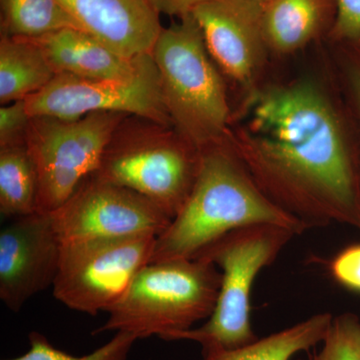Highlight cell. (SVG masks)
I'll return each mask as SVG.
<instances>
[{
	"mask_svg": "<svg viewBox=\"0 0 360 360\" xmlns=\"http://www.w3.org/2000/svg\"><path fill=\"white\" fill-rule=\"evenodd\" d=\"M319 66L265 82L232 108L227 141L262 193L307 231L360 229L352 132L326 51Z\"/></svg>",
	"mask_w": 360,
	"mask_h": 360,
	"instance_id": "cell-1",
	"label": "cell"
},
{
	"mask_svg": "<svg viewBox=\"0 0 360 360\" xmlns=\"http://www.w3.org/2000/svg\"><path fill=\"white\" fill-rule=\"evenodd\" d=\"M258 224L304 226L277 207L251 176L226 139L201 148L200 174L186 205L156 238L150 262L195 257L236 229Z\"/></svg>",
	"mask_w": 360,
	"mask_h": 360,
	"instance_id": "cell-2",
	"label": "cell"
},
{
	"mask_svg": "<svg viewBox=\"0 0 360 360\" xmlns=\"http://www.w3.org/2000/svg\"><path fill=\"white\" fill-rule=\"evenodd\" d=\"M177 20L162 28L151 56L172 124L201 149L229 134V84L208 53L193 13Z\"/></svg>",
	"mask_w": 360,
	"mask_h": 360,
	"instance_id": "cell-3",
	"label": "cell"
},
{
	"mask_svg": "<svg viewBox=\"0 0 360 360\" xmlns=\"http://www.w3.org/2000/svg\"><path fill=\"white\" fill-rule=\"evenodd\" d=\"M221 272L202 258L149 262L108 310V319L92 335L125 331L137 340L174 336L210 319L219 297Z\"/></svg>",
	"mask_w": 360,
	"mask_h": 360,
	"instance_id": "cell-4",
	"label": "cell"
},
{
	"mask_svg": "<svg viewBox=\"0 0 360 360\" xmlns=\"http://www.w3.org/2000/svg\"><path fill=\"white\" fill-rule=\"evenodd\" d=\"M201 149L174 125L129 115L117 125L94 175L146 196L174 219L188 200Z\"/></svg>",
	"mask_w": 360,
	"mask_h": 360,
	"instance_id": "cell-5",
	"label": "cell"
},
{
	"mask_svg": "<svg viewBox=\"0 0 360 360\" xmlns=\"http://www.w3.org/2000/svg\"><path fill=\"white\" fill-rule=\"evenodd\" d=\"M296 236L278 225H252L231 231L203 248L194 258L212 262L221 272L217 304L202 326L179 333L174 340L194 341L201 349L225 350L257 340L250 317L253 284L260 271L274 264Z\"/></svg>",
	"mask_w": 360,
	"mask_h": 360,
	"instance_id": "cell-6",
	"label": "cell"
},
{
	"mask_svg": "<svg viewBox=\"0 0 360 360\" xmlns=\"http://www.w3.org/2000/svg\"><path fill=\"white\" fill-rule=\"evenodd\" d=\"M127 115L99 111L75 120L32 116L25 146L39 177L37 212H56L96 172L111 135Z\"/></svg>",
	"mask_w": 360,
	"mask_h": 360,
	"instance_id": "cell-7",
	"label": "cell"
},
{
	"mask_svg": "<svg viewBox=\"0 0 360 360\" xmlns=\"http://www.w3.org/2000/svg\"><path fill=\"white\" fill-rule=\"evenodd\" d=\"M156 238L139 234L63 243L54 297L82 314L108 311L150 262Z\"/></svg>",
	"mask_w": 360,
	"mask_h": 360,
	"instance_id": "cell-8",
	"label": "cell"
},
{
	"mask_svg": "<svg viewBox=\"0 0 360 360\" xmlns=\"http://www.w3.org/2000/svg\"><path fill=\"white\" fill-rule=\"evenodd\" d=\"M25 104L30 116L75 120L92 112L115 111L172 125L151 54L129 77L86 78L58 73L44 89L27 97Z\"/></svg>",
	"mask_w": 360,
	"mask_h": 360,
	"instance_id": "cell-9",
	"label": "cell"
},
{
	"mask_svg": "<svg viewBox=\"0 0 360 360\" xmlns=\"http://www.w3.org/2000/svg\"><path fill=\"white\" fill-rule=\"evenodd\" d=\"M51 217L61 243L139 234L158 236L172 222L146 196L94 174Z\"/></svg>",
	"mask_w": 360,
	"mask_h": 360,
	"instance_id": "cell-10",
	"label": "cell"
},
{
	"mask_svg": "<svg viewBox=\"0 0 360 360\" xmlns=\"http://www.w3.org/2000/svg\"><path fill=\"white\" fill-rule=\"evenodd\" d=\"M262 13L264 6L252 0H212L191 11L213 63L229 86L238 91V103L266 82L271 56Z\"/></svg>",
	"mask_w": 360,
	"mask_h": 360,
	"instance_id": "cell-11",
	"label": "cell"
},
{
	"mask_svg": "<svg viewBox=\"0 0 360 360\" xmlns=\"http://www.w3.org/2000/svg\"><path fill=\"white\" fill-rule=\"evenodd\" d=\"M61 243L51 213L13 219L0 231V300L18 312L32 296L53 285Z\"/></svg>",
	"mask_w": 360,
	"mask_h": 360,
	"instance_id": "cell-12",
	"label": "cell"
},
{
	"mask_svg": "<svg viewBox=\"0 0 360 360\" xmlns=\"http://www.w3.org/2000/svg\"><path fill=\"white\" fill-rule=\"evenodd\" d=\"M85 32L129 58L151 54L162 30L149 0H58Z\"/></svg>",
	"mask_w": 360,
	"mask_h": 360,
	"instance_id": "cell-13",
	"label": "cell"
},
{
	"mask_svg": "<svg viewBox=\"0 0 360 360\" xmlns=\"http://www.w3.org/2000/svg\"><path fill=\"white\" fill-rule=\"evenodd\" d=\"M338 15L336 0H271L262 28L270 56L286 58L328 39Z\"/></svg>",
	"mask_w": 360,
	"mask_h": 360,
	"instance_id": "cell-14",
	"label": "cell"
},
{
	"mask_svg": "<svg viewBox=\"0 0 360 360\" xmlns=\"http://www.w3.org/2000/svg\"><path fill=\"white\" fill-rule=\"evenodd\" d=\"M44 52L56 75L86 78H123L134 75L150 54L129 58L94 35L65 28L37 39H25Z\"/></svg>",
	"mask_w": 360,
	"mask_h": 360,
	"instance_id": "cell-15",
	"label": "cell"
},
{
	"mask_svg": "<svg viewBox=\"0 0 360 360\" xmlns=\"http://www.w3.org/2000/svg\"><path fill=\"white\" fill-rule=\"evenodd\" d=\"M329 312L316 314L236 349H201V360H293L296 354L321 345L333 322Z\"/></svg>",
	"mask_w": 360,
	"mask_h": 360,
	"instance_id": "cell-16",
	"label": "cell"
},
{
	"mask_svg": "<svg viewBox=\"0 0 360 360\" xmlns=\"http://www.w3.org/2000/svg\"><path fill=\"white\" fill-rule=\"evenodd\" d=\"M56 73L30 40L0 37V103L25 101L44 89Z\"/></svg>",
	"mask_w": 360,
	"mask_h": 360,
	"instance_id": "cell-17",
	"label": "cell"
},
{
	"mask_svg": "<svg viewBox=\"0 0 360 360\" xmlns=\"http://www.w3.org/2000/svg\"><path fill=\"white\" fill-rule=\"evenodd\" d=\"M39 177L25 144L0 148V212L16 219L37 212Z\"/></svg>",
	"mask_w": 360,
	"mask_h": 360,
	"instance_id": "cell-18",
	"label": "cell"
},
{
	"mask_svg": "<svg viewBox=\"0 0 360 360\" xmlns=\"http://www.w3.org/2000/svg\"><path fill=\"white\" fill-rule=\"evenodd\" d=\"M0 4L1 35L37 39L65 28L82 30L58 0H0Z\"/></svg>",
	"mask_w": 360,
	"mask_h": 360,
	"instance_id": "cell-19",
	"label": "cell"
},
{
	"mask_svg": "<svg viewBox=\"0 0 360 360\" xmlns=\"http://www.w3.org/2000/svg\"><path fill=\"white\" fill-rule=\"evenodd\" d=\"M323 47L347 113L360 187V44L326 41Z\"/></svg>",
	"mask_w": 360,
	"mask_h": 360,
	"instance_id": "cell-20",
	"label": "cell"
},
{
	"mask_svg": "<svg viewBox=\"0 0 360 360\" xmlns=\"http://www.w3.org/2000/svg\"><path fill=\"white\" fill-rule=\"evenodd\" d=\"M30 348L20 357L6 360H127L137 338L131 333L117 331L103 347L91 354L75 356L53 347L41 333L32 331L30 336Z\"/></svg>",
	"mask_w": 360,
	"mask_h": 360,
	"instance_id": "cell-21",
	"label": "cell"
},
{
	"mask_svg": "<svg viewBox=\"0 0 360 360\" xmlns=\"http://www.w3.org/2000/svg\"><path fill=\"white\" fill-rule=\"evenodd\" d=\"M321 345V350L307 360H360L359 319L352 314L333 316Z\"/></svg>",
	"mask_w": 360,
	"mask_h": 360,
	"instance_id": "cell-22",
	"label": "cell"
},
{
	"mask_svg": "<svg viewBox=\"0 0 360 360\" xmlns=\"http://www.w3.org/2000/svg\"><path fill=\"white\" fill-rule=\"evenodd\" d=\"M32 116L25 101L1 105L0 108V148L25 144L26 132Z\"/></svg>",
	"mask_w": 360,
	"mask_h": 360,
	"instance_id": "cell-23",
	"label": "cell"
},
{
	"mask_svg": "<svg viewBox=\"0 0 360 360\" xmlns=\"http://www.w3.org/2000/svg\"><path fill=\"white\" fill-rule=\"evenodd\" d=\"M338 15L326 41L360 44V0H336Z\"/></svg>",
	"mask_w": 360,
	"mask_h": 360,
	"instance_id": "cell-24",
	"label": "cell"
},
{
	"mask_svg": "<svg viewBox=\"0 0 360 360\" xmlns=\"http://www.w3.org/2000/svg\"><path fill=\"white\" fill-rule=\"evenodd\" d=\"M333 278L349 290L360 291V245L349 246L331 262Z\"/></svg>",
	"mask_w": 360,
	"mask_h": 360,
	"instance_id": "cell-25",
	"label": "cell"
},
{
	"mask_svg": "<svg viewBox=\"0 0 360 360\" xmlns=\"http://www.w3.org/2000/svg\"><path fill=\"white\" fill-rule=\"evenodd\" d=\"M151 6L160 14L179 18L191 11L200 4L212 0H149Z\"/></svg>",
	"mask_w": 360,
	"mask_h": 360,
	"instance_id": "cell-26",
	"label": "cell"
},
{
	"mask_svg": "<svg viewBox=\"0 0 360 360\" xmlns=\"http://www.w3.org/2000/svg\"><path fill=\"white\" fill-rule=\"evenodd\" d=\"M252 1L257 2V4H262V6H264V4H269V1H271V0H252Z\"/></svg>",
	"mask_w": 360,
	"mask_h": 360,
	"instance_id": "cell-27",
	"label": "cell"
}]
</instances>
